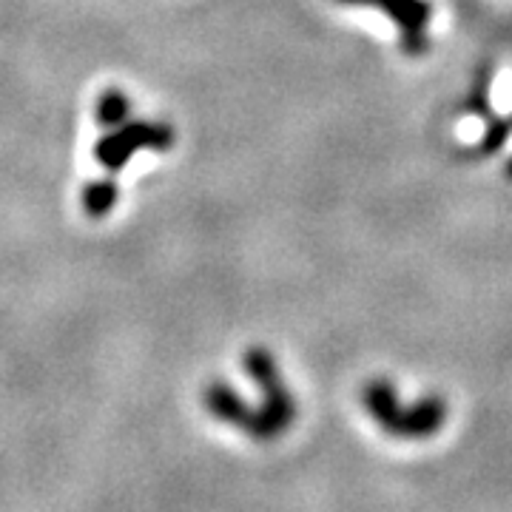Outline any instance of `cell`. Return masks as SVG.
I'll return each instance as SVG.
<instances>
[{"label": "cell", "instance_id": "6", "mask_svg": "<svg viewBox=\"0 0 512 512\" xmlns=\"http://www.w3.org/2000/svg\"><path fill=\"white\" fill-rule=\"evenodd\" d=\"M205 410L214 416V419L225 421L231 427H239V430H251V419H254V410L248 404L239 399L237 393L231 390V384L225 382H211L205 387Z\"/></svg>", "mask_w": 512, "mask_h": 512}, {"label": "cell", "instance_id": "1", "mask_svg": "<svg viewBox=\"0 0 512 512\" xmlns=\"http://www.w3.org/2000/svg\"><path fill=\"white\" fill-rule=\"evenodd\" d=\"M362 402L370 419L393 439H433L447 421V402L441 396L402 404L387 379H370L362 390Z\"/></svg>", "mask_w": 512, "mask_h": 512}, {"label": "cell", "instance_id": "10", "mask_svg": "<svg viewBox=\"0 0 512 512\" xmlns=\"http://www.w3.org/2000/svg\"><path fill=\"white\" fill-rule=\"evenodd\" d=\"M507 120H510V126H512V117H507Z\"/></svg>", "mask_w": 512, "mask_h": 512}, {"label": "cell", "instance_id": "3", "mask_svg": "<svg viewBox=\"0 0 512 512\" xmlns=\"http://www.w3.org/2000/svg\"><path fill=\"white\" fill-rule=\"evenodd\" d=\"M493 77H495L493 60H490V63H481L476 77H473L470 94H467V100H464V111H470V114H476V117L484 120V137H481L478 148L470 151V154H481V157H484V154H498L501 148L507 146V140H510V134H512L510 120L495 117L493 100H490Z\"/></svg>", "mask_w": 512, "mask_h": 512}, {"label": "cell", "instance_id": "7", "mask_svg": "<svg viewBox=\"0 0 512 512\" xmlns=\"http://www.w3.org/2000/svg\"><path fill=\"white\" fill-rule=\"evenodd\" d=\"M117 200V188L111 183H92L83 191V202H86V211L92 217H106L111 211V205Z\"/></svg>", "mask_w": 512, "mask_h": 512}, {"label": "cell", "instance_id": "9", "mask_svg": "<svg viewBox=\"0 0 512 512\" xmlns=\"http://www.w3.org/2000/svg\"><path fill=\"white\" fill-rule=\"evenodd\" d=\"M504 174H507V177H510V180H512V160H510V163H507V168H504Z\"/></svg>", "mask_w": 512, "mask_h": 512}, {"label": "cell", "instance_id": "4", "mask_svg": "<svg viewBox=\"0 0 512 512\" xmlns=\"http://www.w3.org/2000/svg\"><path fill=\"white\" fill-rule=\"evenodd\" d=\"M345 6H373L382 9L396 23L402 52L407 57H421L427 52V23H430V3L427 0H339Z\"/></svg>", "mask_w": 512, "mask_h": 512}, {"label": "cell", "instance_id": "2", "mask_svg": "<svg viewBox=\"0 0 512 512\" xmlns=\"http://www.w3.org/2000/svg\"><path fill=\"white\" fill-rule=\"evenodd\" d=\"M245 370L259 384V393H262V404H259V410H254L248 436L256 441L279 439L296 419V402H293L291 390L282 382L279 367H276L274 356L268 350H248Z\"/></svg>", "mask_w": 512, "mask_h": 512}, {"label": "cell", "instance_id": "5", "mask_svg": "<svg viewBox=\"0 0 512 512\" xmlns=\"http://www.w3.org/2000/svg\"><path fill=\"white\" fill-rule=\"evenodd\" d=\"M174 143V134L165 126H148V123H131L123 131H117L114 137L103 140L97 146V160L106 168H120L128 163V157L137 148H168Z\"/></svg>", "mask_w": 512, "mask_h": 512}, {"label": "cell", "instance_id": "8", "mask_svg": "<svg viewBox=\"0 0 512 512\" xmlns=\"http://www.w3.org/2000/svg\"><path fill=\"white\" fill-rule=\"evenodd\" d=\"M128 114V97L120 92H106L100 97V103H97V120L103 123V126H117V123H123Z\"/></svg>", "mask_w": 512, "mask_h": 512}]
</instances>
